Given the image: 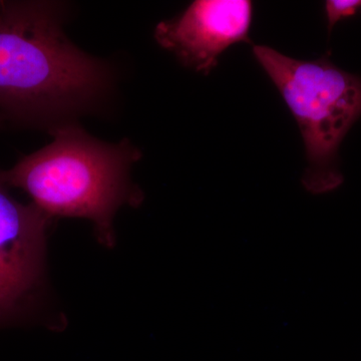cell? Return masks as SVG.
<instances>
[{
	"label": "cell",
	"instance_id": "6da1fadb",
	"mask_svg": "<svg viewBox=\"0 0 361 361\" xmlns=\"http://www.w3.org/2000/svg\"><path fill=\"white\" fill-rule=\"evenodd\" d=\"M61 6L0 0V115L4 123H71L108 90L110 71L66 37Z\"/></svg>",
	"mask_w": 361,
	"mask_h": 361
},
{
	"label": "cell",
	"instance_id": "7a4b0ae2",
	"mask_svg": "<svg viewBox=\"0 0 361 361\" xmlns=\"http://www.w3.org/2000/svg\"><path fill=\"white\" fill-rule=\"evenodd\" d=\"M51 133L52 141L4 171V179L9 187L25 192L52 220H90L97 242L113 248L116 212L144 200L130 179V169L141 153L129 141H99L73 123Z\"/></svg>",
	"mask_w": 361,
	"mask_h": 361
},
{
	"label": "cell",
	"instance_id": "3957f363",
	"mask_svg": "<svg viewBox=\"0 0 361 361\" xmlns=\"http://www.w3.org/2000/svg\"><path fill=\"white\" fill-rule=\"evenodd\" d=\"M253 54L295 118L305 145L302 184L312 194L341 186L339 147L361 116V78L329 59L300 61L265 45Z\"/></svg>",
	"mask_w": 361,
	"mask_h": 361
},
{
	"label": "cell",
	"instance_id": "277c9868",
	"mask_svg": "<svg viewBox=\"0 0 361 361\" xmlns=\"http://www.w3.org/2000/svg\"><path fill=\"white\" fill-rule=\"evenodd\" d=\"M51 222L35 204L14 198L0 170V329L42 317Z\"/></svg>",
	"mask_w": 361,
	"mask_h": 361
},
{
	"label": "cell",
	"instance_id": "5b68a950",
	"mask_svg": "<svg viewBox=\"0 0 361 361\" xmlns=\"http://www.w3.org/2000/svg\"><path fill=\"white\" fill-rule=\"evenodd\" d=\"M252 13L248 0H197L177 18L158 23L155 39L185 68L207 75L228 47L250 44Z\"/></svg>",
	"mask_w": 361,
	"mask_h": 361
},
{
	"label": "cell",
	"instance_id": "8992f818",
	"mask_svg": "<svg viewBox=\"0 0 361 361\" xmlns=\"http://www.w3.org/2000/svg\"><path fill=\"white\" fill-rule=\"evenodd\" d=\"M361 11V0H329L325 4L329 30L331 32L334 25L344 18L355 16Z\"/></svg>",
	"mask_w": 361,
	"mask_h": 361
},
{
	"label": "cell",
	"instance_id": "52a82bcc",
	"mask_svg": "<svg viewBox=\"0 0 361 361\" xmlns=\"http://www.w3.org/2000/svg\"><path fill=\"white\" fill-rule=\"evenodd\" d=\"M4 118H2L1 115H0V126L4 125Z\"/></svg>",
	"mask_w": 361,
	"mask_h": 361
}]
</instances>
